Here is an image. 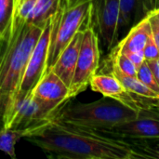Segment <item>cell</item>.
Here are the masks:
<instances>
[{"mask_svg":"<svg viewBox=\"0 0 159 159\" xmlns=\"http://www.w3.org/2000/svg\"><path fill=\"white\" fill-rule=\"evenodd\" d=\"M24 139L49 158L137 159L129 141L62 121L54 113Z\"/></svg>","mask_w":159,"mask_h":159,"instance_id":"1","label":"cell"},{"mask_svg":"<svg viewBox=\"0 0 159 159\" xmlns=\"http://www.w3.org/2000/svg\"><path fill=\"white\" fill-rule=\"evenodd\" d=\"M42 29L13 19L0 56V129L10 127L27 62Z\"/></svg>","mask_w":159,"mask_h":159,"instance_id":"2","label":"cell"},{"mask_svg":"<svg viewBox=\"0 0 159 159\" xmlns=\"http://www.w3.org/2000/svg\"><path fill=\"white\" fill-rule=\"evenodd\" d=\"M54 114L62 121L97 131L133 120L139 116L138 112L107 97L89 103H65Z\"/></svg>","mask_w":159,"mask_h":159,"instance_id":"3","label":"cell"},{"mask_svg":"<svg viewBox=\"0 0 159 159\" xmlns=\"http://www.w3.org/2000/svg\"><path fill=\"white\" fill-rule=\"evenodd\" d=\"M90 23H92V0H84L69 7L61 3V7L52 17L46 72L51 69L75 34Z\"/></svg>","mask_w":159,"mask_h":159,"instance_id":"4","label":"cell"},{"mask_svg":"<svg viewBox=\"0 0 159 159\" xmlns=\"http://www.w3.org/2000/svg\"><path fill=\"white\" fill-rule=\"evenodd\" d=\"M100 57V38L93 23H90L83 30L76 68L69 88V100L88 89L90 79L99 69Z\"/></svg>","mask_w":159,"mask_h":159,"instance_id":"5","label":"cell"},{"mask_svg":"<svg viewBox=\"0 0 159 159\" xmlns=\"http://www.w3.org/2000/svg\"><path fill=\"white\" fill-rule=\"evenodd\" d=\"M120 0H92V23L103 47L110 50L118 37Z\"/></svg>","mask_w":159,"mask_h":159,"instance_id":"6","label":"cell"},{"mask_svg":"<svg viewBox=\"0 0 159 159\" xmlns=\"http://www.w3.org/2000/svg\"><path fill=\"white\" fill-rule=\"evenodd\" d=\"M51 28L52 17L44 25L41 34L31 52L19 94L32 91L46 73Z\"/></svg>","mask_w":159,"mask_h":159,"instance_id":"7","label":"cell"},{"mask_svg":"<svg viewBox=\"0 0 159 159\" xmlns=\"http://www.w3.org/2000/svg\"><path fill=\"white\" fill-rule=\"evenodd\" d=\"M100 132L123 140L159 138V114L153 110H143L135 119Z\"/></svg>","mask_w":159,"mask_h":159,"instance_id":"8","label":"cell"},{"mask_svg":"<svg viewBox=\"0 0 159 159\" xmlns=\"http://www.w3.org/2000/svg\"><path fill=\"white\" fill-rule=\"evenodd\" d=\"M32 91L36 101L49 114H53L69 100V87L52 70L45 73Z\"/></svg>","mask_w":159,"mask_h":159,"instance_id":"9","label":"cell"},{"mask_svg":"<svg viewBox=\"0 0 159 159\" xmlns=\"http://www.w3.org/2000/svg\"><path fill=\"white\" fill-rule=\"evenodd\" d=\"M51 115L36 101L33 91L20 93L9 129L30 130L31 132L34 129L46 122Z\"/></svg>","mask_w":159,"mask_h":159,"instance_id":"10","label":"cell"},{"mask_svg":"<svg viewBox=\"0 0 159 159\" xmlns=\"http://www.w3.org/2000/svg\"><path fill=\"white\" fill-rule=\"evenodd\" d=\"M84 30V29H83ZM83 30L77 32L66 48L62 50L56 62L50 70H52L64 83L70 88L78 59L80 46L83 37Z\"/></svg>","mask_w":159,"mask_h":159,"instance_id":"11","label":"cell"},{"mask_svg":"<svg viewBox=\"0 0 159 159\" xmlns=\"http://www.w3.org/2000/svg\"><path fill=\"white\" fill-rule=\"evenodd\" d=\"M151 27L147 16L145 15L138 23H136L129 34L116 47L123 53H129L143 50L151 36Z\"/></svg>","mask_w":159,"mask_h":159,"instance_id":"12","label":"cell"},{"mask_svg":"<svg viewBox=\"0 0 159 159\" xmlns=\"http://www.w3.org/2000/svg\"><path fill=\"white\" fill-rule=\"evenodd\" d=\"M90 89L103 97L112 98L121 102L128 90L113 74H95L89 82Z\"/></svg>","mask_w":159,"mask_h":159,"instance_id":"13","label":"cell"},{"mask_svg":"<svg viewBox=\"0 0 159 159\" xmlns=\"http://www.w3.org/2000/svg\"><path fill=\"white\" fill-rule=\"evenodd\" d=\"M61 0H37L27 23L43 28L61 7Z\"/></svg>","mask_w":159,"mask_h":159,"instance_id":"14","label":"cell"},{"mask_svg":"<svg viewBox=\"0 0 159 159\" xmlns=\"http://www.w3.org/2000/svg\"><path fill=\"white\" fill-rule=\"evenodd\" d=\"M111 74H113L122 84V86L129 91L137 94V95H141V96H144V97H149V98H157L159 99V96L155 93L153 90H151L149 88H147L141 80H139L136 76H130V75H127L123 73H121L120 71H118L115 66L112 65V69H111Z\"/></svg>","mask_w":159,"mask_h":159,"instance_id":"15","label":"cell"},{"mask_svg":"<svg viewBox=\"0 0 159 159\" xmlns=\"http://www.w3.org/2000/svg\"><path fill=\"white\" fill-rule=\"evenodd\" d=\"M30 130L14 129H0V151L7 155L12 159H16L15 146L17 143L26 137Z\"/></svg>","mask_w":159,"mask_h":159,"instance_id":"16","label":"cell"},{"mask_svg":"<svg viewBox=\"0 0 159 159\" xmlns=\"http://www.w3.org/2000/svg\"><path fill=\"white\" fill-rule=\"evenodd\" d=\"M137 158L159 159V138L129 139Z\"/></svg>","mask_w":159,"mask_h":159,"instance_id":"17","label":"cell"},{"mask_svg":"<svg viewBox=\"0 0 159 159\" xmlns=\"http://www.w3.org/2000/svg\"><path fill=\"white\" fill-rule=\"evenodd\" d=\"M15 9V0H0V48L10 34Z\"/></svg>","mask_w":159,"mask_h":159,"instance_id":"18","label":"cell"},{"mask_svg":"<svg viewBox=\"0 0 159 159\" xmlns=\"http://www.w3.org/2000/svg\"><path fill=\"white\" fill-rule=\"evenodd\" d=\"M140 8L142 9V0H120L118 34L128 28L131 21L138 17Z\"/></svg>","mask_w":159,"mask_h":159,"instance_id":"19","label":"cell"},{"mask_svg":"<svg viewBox=\"0 0 159 159\" xmlns=\"http://www.w3.org/2000/svg\"><path fill=\"white\" fill-rule=\"evenodd\" d=\"M111 63L115 66L118 71L121 73L130 75L136 76L137 75V67L135 64L130 61L127 54L121 52L116 48H114L112 56H111Z\"/></svg>","mask_w":159,"mask_h":159,"instance_id":"20","label":"cell"},{"mask_svg":"<svg viewBox=\"0 0 159 159\" xmlns=\"http://www.w3.org/2000/svg\"><path fill=\"white\" fill-rule=\"evenodd\" d=\"M37 0H17L15 3L13 19L28 22Z\"/></svg>","mask_w":159,"mask_h":159,"instance_id":"21","label":"cell"},{"mask_svg":"<svg viewBox=\"0 0 159 159\" xmlns=\"http://www.w3.org/2000/svg\"><path fill=\"white\" fill-rule=\"evenodd\" d=\"M136 77L141 80L147 88H149L151 90H153L155 93H157L159 96V86L157 82V79L151 71L148 63L145 61L143 63L138 69H137V75Z\"/></svg>","mask_w":159,"mask_h":159,"instance_id":"22","label":"cell"},{"mask_svg":"<svg viewBox=\"0 0 159 159\" xmlns=\"http://www.w3.org/2000/svg\"><path fill=\"white\" fill-rule=\"evenodd\" d=\"M152 32V36L159 48V9L149 11L146 14Z\"/></svg>","mask_w":159,"mask_h":159,"instance_id":"23","label":"cell"},{"mask_svg":"<svg viewBox=\"0 0 159 159\" xmlns=\"http://www.w3.org/2000/svg\"><path fill=\"white\" fill-rule=\"evenodd\" d=\"M143 54H144L147 61H154V60H157L159 58V48L157 43L155 42L152 34L149 37V39H148L144 48L143 49Z\"/></svg>","mask_w":159,"mask_h":159,"instance_id":"24","label":"cell"},{"mask_svg":"<svg viewBox=\"0 0 159 159\" xmlns=\"http://www.w3.org/2000/svg\"><path fill=\"white\" fill-rule=\"evenodd\" d=\"M128 55V57L130 59V61L135 64V66L137 67V69L146 61L145 56L143 54V50L140 51H134V52H129V53H125Z\"/></svg>","mask_w":159,"mask_h":159,"instance_id":"25","label":"cell"},{"mask_svg":"<svg viewBox=\"0 0 159 159\" xmlns=\"http://www.w3.org/2000/svg\"><path fill=\"white\" fill-rule=\"evenodd\" d=\"M155 9H159V0H142V12L144 16Z\"/></svg>","mask_w":159,"mask_h":159,"instance_id":"26","label":"cell"},{"mask_svg":"<svg viewBox=\"0 0 159 159\" xmlns=\"http://www.w3.org/2000/svg\"><path fill=\"white\" fill-rule=\"evenodd\" d=\"M146 62L148 63L151 71L153 72L159 86V58L157 60H154V61H146Z\"/></svg>","mask_w":159,"mask_h":159,"instance_id":"27","label":"cell"},{"mask_svg":"<svg viewBox=\"0 0 159 159\" xmlns=\"http://www.w3.org/2000/svg\"><path fill=\"white\" fill-rule=\"evenodd\" d=\"M84 0H61V3L66 7H72V6H75L80 2H82Z\"/></svg>","mask_w":159,"mask_h":159,"instance_id":"28","label":"cell"},{"mask_svg":"<svg viewBox=\"0 0 159 159\" xmlns=\"http://www.w3.org/2000/svg\"><path fill=\"white\" fill-rule=\"evenodd\" d=\"M16 2H17V0H15V3H16Z\"/></svg>","mask_w":159,"mask_h":159,"instance_id":"29","label":"cell"}]
</instances>
